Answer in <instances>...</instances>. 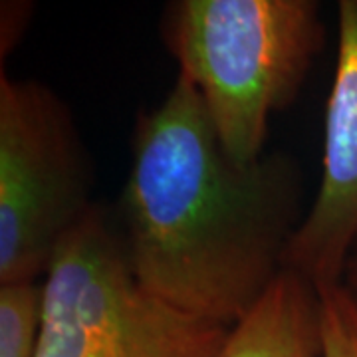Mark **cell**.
I'll use <instances>...</instances> for the list:
<instances>
[{
  "mask_svg": "<svg viewBox=\"0 0 357 357\" xmlns=\"http://www.w3.org/2000/svg\"><path fill=\"white\" fill-rule=\"evenodd\" d=\"M304 217L298 161L234 159L187 76L137 117L115 220L135 278L167 304L236 326L286 272Z\"/></svg>",
  "mask_w": 357,
  "mask_h": 357,
  "instance_id": "1",
  "label": "cell"
},
{
  "mask_svg": "<svg viewBox=\"0 0 357 357\" xmlns=\"http://www.w3.org/2000/svg\"><path fill=\"white\" fill-rule=\"evenodd\" d=\"M66 102L0 74V286L42 282L58 246L98 203Z\"/></svg>",
  "mask_w": 357,
  "mask_h": 357,
  "instance_id": "4",
  "label": "cell"
},
{
  "mask_svg": "<svg viewBox=\"0 0 357 357\" xmlns=\"http://www.w3.org/2000/svg\"><path fill=\"white\" fill-rule=\"evenodd\" d=\"M357 234V0L337 4V58L326 107L321 178L286 255L316 290L340 286Z\"/></svg>",
  "mask_w": 357,
  "mask_h": 357,
  "instance_id": "5",
  "label": "cell"
},
{
  "mask_svg": "<svg viewBox=\"0 0 357 357\" xmlns=\"http://www.w3.org/2000/svg\"><path fill=\"white\" fill-rule=\"evenodd\" d=\"M319 292L304 278L284 272L260 304L230 328L218 357H319Z\"/></svg>",
  "mask_w": 357,
  "mask_h": 357,
  "instance_id": "6",
  "label": "cell"
},
{
  "mask_svg": "<svg viewBox=\"0 0 357 357\" xmlns=\"http://www.w3.org/2000/svg\"><path fill=\"white\" fill-rule=\"evenodd\" d=\"M318 292L321 304L319 357H357V302L342 286Z\"/></svg>",
  "mask_w": 357,
  "mask_h": 357,
  "instance_id": "8",
  "label": "cell"
},
{
  "mask_svg": "<svg viewBox=\"0 0 357 357\" xmlns=\"http://www.w3.org/2000/svg\"><path fill=\"white\" fill-rule=\"evenodd\" d=\"M161 36L234 159L266 153L268 123L292 105L324 46L316 0H175Z\"/></svg>",
  "mask_w": 357,
  "mask_h": 357,
  "instance_id": "2",
  "label": "cell"
},
{
  "mask_svg": "<svg viewBox=\"0 0 357 357\" xmlns=\"http://www.w3.org/2000/svg\"><path fill=\"white\" fill-rule=\"evenodd\" d=\"M28 13H30V4L24 2H2V34H0V44H2V58L6 56V52L14 48V44L24 32L26 22H28Z\"/></svg>",
  "mask_w": 357,
  "mask_h": 357,
  "instance_id": "9",
  "label": "cell"
},
{
  "mask_svg": "<svg viewBox=\"0 0 357 357\" xmlns=\"http://www.w3.org/2000/svg\"><path fill=\"white\" fill-rule=\"evenodd\" d=\"M229 333L141 286L115 215L100 203L62 241L42 278L36 357H218Z\"/></svg>",
  "mask_w": 357,
  "mask_h": 357,
  "instance_id": "3",
  "label": "cell"
},
{
  "mask_svg": "<svg viewBox=\"0 0 357 357\" xmlns=\"http://www.w3.org/2000/svg\"><path fill=\"white\" fill-rule=\"evenodd\" d=\"M42 282L0 286V357L38 356Z\"/></svg>",
  "mask_w": 357,
  "mask_h": 357,
  "instance_id": "7",
  "label": "cell"
},
{
  "mask_svg": "<svg viewBox=\"0 0 357 357\" xmlns=\"http://www.w3.org/2000/svg\"><path fill=\"white\" fill-rule=\"evenodd\" d=\"M340 286L357 302V234L347 250V256H345Z\"/></svg>",
  "mask_w": 357,
  "mask_h": 357,
  "instance_id": "10",
  "label": "cell"
}]
</instances>
